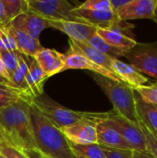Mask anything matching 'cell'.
Instances as JSON below:
<instances>
[{
	"mask_svg": "<svg viewBox=\"0 0 157 158\" xmlns=\"http://www.w3.org/2000/svg\"><path fill=\"white\" fill-rule=\"evenodd\" d=\"M9 20L6 18V12H5V8H4V5L2 3V0H0V27H6L7 25H9Z\"/></svg>",
	"mask_w": 157,
	"mask_h": 158,
	"instance_id": "e575fe53",
	"label": "cell"
},
{
	"mask_svg": "<svg viewBox=\"0 0 157 158\" xmlns=\"http://www.w3.org/2000/svg\"><path fill=\"white\" fill-rule=\"evenodd\" d=\"M154 20L155 22L157 24V5H156V8H155V17H154Z\"/></svg>",
	"mask_w": 157,
	"mask_h": 158,
	"instance_id": "74e56055",
	"label": "cell"
},
{
	"mask_svg": "<svg viewBox=\"0 0 157 158\" xmlns=\"http://www.w3.org/2000/svg\"><path fill=\"white\" fill-rule=\"evenodd\" d=\"M32 58L37 61L46 78L65 70L66 55L56 49L43 47Z\"/></svg>",
	"mask_w": 157,
	"mask_h": 158,
	"instance_id": "8fae6325",
	"label": "cell"
},
{
	"mask_svg": "<svg viewBox=\"0 0 157 158\" xmlns=\"http://www.w3.org/2000/svg\"><path fill=\"white\" fill-rule=\"evenodd\" d=\"M136 107L140 120L146 126V128L157 136V109L152 104L145 103L135 92Z\"/></svg>",
	"mask_w": 157,
	"mask_h": 158,
	"instance_id": "d6986e66",
	"label": "cell"
},
{
	"mask_svg": "<svg viewBox=\"0 0 157 158\" xmlns=\"http://www.w3.org/2000/svg\"><path fill=\"white\" fill-rule=\"evenodd\" d=\"M71 144V143H70ZM71 148L75 155L81 158H106L102 149V146L98 143L94 144H71Z\"/></svg>",
	"mask_w": 157,
	"mask_h": 158,
	"instance_id": "cb8c5ba5",
	"label": "cell"
},
{
	"mask_svg": "<svg viewBox=\"0 0 157 158\" xmlns=\"http://www.w3.org/2000/svg\"><path fill=\"white\" fill-rule=\"evenodd\" d=\"M69 49L74 50V51L85 56L87 58H89L91 61H93L96 65L113 72L111 70V64H112L113 59H115V58L99 52L98 50L92 47L87 43H81V42H76V41L69 40Z\"/></svg>",
	"mask_w": 157,
	"mask_h": 158,
	"instance_id": "e0dca14e",
	"label": "cell"
},
{
	"mask_svg": "<svg viewBox=\"0 0 157 158\" xmlns=\"http://www.w3.org/2000/svg\"><path fill=\"white\" fill-rule=\"evenodd\" d=\"M142 74H146L157 80V41L140 44L127 51L125 56Z\"/></svg>",
	"mask_w": 157,
	"mask_h": 158,
	"instance_id": "52a82bcc",
	"label": "cell"
},
{
	"mask_svg": "<svg viewBox=\"0 0 157 158\" xmlns=\"http://www.w3.org/2000/svg\"><path fill=\"white\" fill-rule=\"evenodd\" d=\"M28 9L48 20H81L74 16L76 6L66 0H26Z\"/></svg>",
	"mask_w": 157,
	"mask_h": 158,
	"instance_id": "5b68a950",
	"label": "cell"
},
{
	"mask_svg": "<svg viewBox=\"0 0 157 158\" xmlns=\"http://www.w3.org/2000/svg\"><path fill=\"white\" fill-rule=\"evenodd\" d=\"M2 3L9 22L28 10L26 0H2Z\"/></svg>",
	"mask_w": 157,
	"mask_h": 158,
	"instance_id": "d4e9b609",
	"label": "cell"
},
{
	"mask_svg": "<svg viewBox=\"0 0 157 158\" xmlns=\"http://www.w3.org/2000/svg\"><path fill=\"white\" fill-rule=\"evenodd\" d=\"M46 80L47 78L37 61L31 57L28 67V73L26 75V84L29 95L32 100L43 94V85Z\"/></svg>",
	"mask_w": 157,
	"mask_h": 158,
	"instance_id": "2e32d148",
	"label": "cell"
},
{
	"mask_svg": "<svg viewBox=\"0 0 157 158\" xmlns=\"http://www.w3.org/2000/svg\"><path fill=\"white\" fill-rule=\"evenodd\" d=\"M133 158H156L149 150L140 152V151H133Z\"/></svg>",
	"mask_w": 157,
	"mask_h": 158,
	"instance_id": "d590c367",
	"label": "cell"
},
{
	"mask_svg": "<svg viewBox=\"0 0 157 158\" xmlns=\"http://www.w3.org/2000/svg\"><path fill=\"white\" fill-rule=\"evenodd\" d=\"M93 80L107 95L113 105V110L138 124L140 121L136 107L135 91L123 81H116L101 75L94 74Z\"/></svg>",
	"mask_w": 157,
	"mask_h": 158,
	"instance_id": "3957f363",
	"label": "cell"
},
{
	"mask_svg": "<svg viewBox=\"0 0 157 158\" xmlns=\"http://www.w3.org/2000/svg\"><path fill=\"white\" fill-rule=\"evenodd\" d=\"M0 158H6V157H4L3 156H1V155H0Z\"/></svg>",
	"mask_w": 157,
	"mask_h": 158,
	"instance_id": "60d3db41",
	"label": "cell"
},
{
	"mask_svg": "<svg viewBox=\"0 0 157 158\" xmlns=\"http://www.w3.org/2000/svg\"><path fill=\"white\" fill-rule=\"evenodd\" d=\"M0 77H1L2 79H4L9 85L13 86L12 81H11V76L9 75L8 71L6 70V66H5V64H4V62H3L1 56H0Z\"/></svg>",
	"mask_w": 157,
	"mask_h": 158,
	"instance_id": "d6a6232c",
	"label": "cell"
},
{
	"mask_svg": "<svg viewBox=\"0 0 157 158\" xmlns=\"http://www.w3.org/2000/svg\"><path fill=\"white\" fill-rule=\"evenodd\" d=\"M66 55V67L65 70L67 69H87L90 70L97 75L104 76L105 78L111 79L116 81H121L113 72L96 65L85 56L68 49V51L65 54Z\"/></svg>",
	"mask_w": 157,
	"mask_h": 158,
	"instance_id": "4fadbf2b",
	"label": "cell"
},
{
	"mask_svg": "<svg viewBox=\"0 0 157 158\" xmlns=\"http://www.w3.org/2000/svg\"><path fill=\"white\" fill-rule=\"evenodd\" d=\"M106 118V112L101 113L99 117L83 119L72 125L59 129L71 144H94L97 143L96 124Z\"/></svg>",
	"mask_w": 157,
	"mask_h": 158,
	"instance_id": "ba28073f",
	"label": "cell"
},
{
	"mask_svg": "<svg viewBox=\"0 0 157 158\" xmlns=\"http://www.w3.org/2000/svg\"><path fill=\"white\" fill-rule=\"evenodd\" d=\"M50 28L66 33L69 40L87 43L95 33L96 28L83 20H48Z\"/></svg>",
	"mask_w": 157,
	"mask_h": 158,
	"instance_id": "9c48e42d",
	"label": "cell"
},
{
	"mask_svg": "<svg viewBox=\"0 0 157 158\" xmlns=\"http://www.w3.org/2000/svg\"><path fill=\"white\" fill-rule=\"evenodd\" d=\"M0 84H8V83H7L4 79H2V78L0 77Z\"/></svg>",
	"mask_w": 157,
	"mask_h": 158,
	"instance_id": "f35d334b",
	"label": "cell"
},
{
	"mask_svg": "<svg viewBox=\"0 0 157 158\" xmlns=\"http://www.w3.org/2000/svg\"><path fill=\"white\" fill-rule=\"evenodd\" d=\"M19 56V52H14V51H9V50L0 51V56L10 76L18 68Z\"/></svg>",
	"mask_w": 157,
	"mask_h": 158,
	"instance_id": "4316f807",
	"label": "cell"
},
{
	"mask_svg": "<svg viewBox=\"0 0 157 158\" xmlns=\"http://www.w3.org/2000/svg\"><path fill=\"white\" fill-rule=\"evenodd\" d=\"M138 124L141 127V130L143 133L148 150L157 158V136H155L152 131H150L141 120Z\"/></svg>",
	"mask_w": 157,
	"mask_h": 158,
	"instance_id": "f1b7e54d",
	"label": "cell"
},
{
	"mask_svg": "<svg viewBox=\"0 0 157 158\" xmlns=\"http://www.w3.org/2000/svg\"><path fill=\"white\" fill-rule=\"evenodd\" d=\"M96 33L110 45L126 51L130 50L137 44V42L133 38L128 37L118 31L104 29H96Z\"/></svg>",
	"mask_w": 157,
	"mask_h": 158,
	"instance_id": "ffe728a7",
	"label": "cell"
},
{
	"mask_svg": "<svg viewBox=\"0 0 157 158\" xmlns=\"http://www.w3.org/2000/svg\"><path fill=\"white\" fill-rule=\"evenodd\" d=\"M26 57H27L26 56L19 53V65H18L17 69L11 75V81H12V84L14 87L21 90L31 98V96L29 95L28 88H27V84H26V75L28 73V67H29V62L27 61ZM31 101H32V99H31Z\"/></svg>",
	"mask_w": 157,
	"mask_h": 158,
	"instance_id": "7402d4cb",
	"label": "cell"
},
{
	"mask_svg": "<svg viewBox=\"0 0 157 158\" xmlns=\"http://www.w3.org/2000/svg\"><path fill=\"white\" fill-rule=\"evenodd\" d=\"M24 100L0 109V131L7 145L29 158H42L30 117V105Z\"/></svg>",
	"mask_w": 157,
	"mask_h": 158,
	"instance_id": "6da1fadb",
	"label": "cell"
},
{
	"mask_svg": "<svg viewBox=\"0 0 157 158\" xmlns=\"http://www.w3.org/2000/svg\"><path fill=\"white\" fill-rule=\"evenodd\" d=\"M105 121L114 128L130 145L133 151H147L146 142L139 124H135L125 118L115 110L106 112Z\"/></svg>",
	"mask_w": 157,
	"mask_h": 158,
	"instance_id": "8992f818",
	"label": "cell"
},
{
	"mask_svg": "<svg viewBox=\"0 0 157 158\" xmlns=\"http://www.w3.org/2000/svg\"><path fill=\"white\" fill-rule=\"evenodd\" d=\"M145 103L157 106V81L151 85H144L134 89Z\"/></svg>",
	"mask_w": 157,
	"mask_h": 158,
	"instance_id": "484cf974",
	"label": "cell"
},
{
	"mask_svg": "<svg viewBox=\"0 0 157 158\" xmlns=\"http://www.w3.org/2000/svg\"><path fill=\"white\" fill-rule=\"evenodd\" d=\"M154 106H155V105H154ZM155 106V108H156V109H157V106Z\"/></svg>",
	"mask_w": 157,
	"mask_h": 158,
	"instance_id": "b9f144b4",
	"label": "cell"
},
{
	"mask_svg": "<svg viewBox=\"0 0 157 158\" xmlns=\"http://www.w3.org/2000/svg\"><path fill=\"white\" fill-rule=\"evenodd\" d=\"M30 117L38 150L50 158H79L62 131L49 121L31 103Z\"/></svg>",
	"mask_w": 157,
	"mask_h": 158,
	"instance_id": "7a4b0ae2",
	"label": "cell"
},
{
	"mask_svg": "<svg viewBox=\"0 0 157 158\" xmlns=\"http://www.w3.org/2000/svg\"><path fill=\"white\" fill-rule=\"evenodd\" d=\"M97 143L105 147L120 149V150H132L130 145L126 140L105 119L96 124Z\"/></svg>",
	"mask_w": 157,
	"mask_h": 158,
	"instance_id": "9a60e30c",
	"label": "cell"
},
{
	"mask_svg": "<svg viewBox=\"0 0 157 158\" xmlns=\"http://www.w3.org/2000/svg\"><path fill=\"white\" fill-rule=\"evenodd\" d=\"M0 155L6 158H29L23 153L7 144L0 148Z\"/></svg>",
	"mask_w": 157,
	"mask_h": 158,
	"instance_id": "1f68e13d",
	"label": "cell"
},
{
	"mask_svg": "<svg viewBox=\"0 0 157 158\" xmlns=\"http://www.w3.org/2000/svg\"><path fill=\"white\" fill-rule=\"evenodd\" d=\"M77 7L81 9L112 11L110 0H87Z\"/></svg>",
	"mask_w": 157,
	"mask_h": 158,
	"instance_id": "83f0119b",
	"label": "cell"
},
{
	"mask_svg": "<svg viewBox=\"0 0 157 158\" xmlns=\"http://www.w3.org/2000/svg\"><path fill=\"white\" fill-rule=\"evenodd\" d=\"M88 44H90L92 47L95 48L96 50H98L99 52L111 56L113 58H117L118 59L121 56H125L126 54V50L120 49V48H117L115 46L110 45L109 44H107L106 42H105L97 33H95L88 42Z\"/></svg>",
	"mask_w": 157,
	"mask_h": 158,
	"instance_id": "603a6c76",
	"label": "cell"
},
{
	"mask_svg": "<svg viewBox=\"0 0 157 158\" xmlns=\"http://www.w3.org/2000/svg\"><path fill=\"white\" fill-rule=\"evenodd\" d=\"M20 100L31 103V99L21 90L9 84H0V109L10 106Z\"/></svg>",
	"mask_w": 157,
	"mask_h": 158,
	"instance_id": "44dd1931",
	"label": "cell"
},
{
	"mask_svg": "<svg viewBox=\"0 0 157 158\" xmlns=\"http://www.w3.org/2000/svg\"><path fill=\"white\" fill-rule=\"evenodd\" d=\"M9 27L15 39L18 51L22 55L28 57H33L40 50L43 48L38 39H35L29 35L28 33L18 29H15L10 25Z\"/></svg>",
	"mask_w": 157,
	"mask_h": 158,
	"instance_id": "ac0fdd59",
	"label": "cell"
},
{
	"mask_svg": "<svg viewBox=\"0 0 157 158\" xmlns=\"http://www.w3.org/2000/svg\"><path fill=\"white\" fill-rule=\"evenodd\" d=\"M0 39L7 50L19 52L9 25H7L6 27H0Z\"/></svg>",
	"mask_w": 157,
	"mask_h": 158,
	"instance_id": "f546056e",
	"label": "cell"
},
{
	"mask_svg": "<svg viewBox=\"0 0 157 158\" xmlns=\"http://www.w3.org/2000/svg\"><path fill=\"white\" fill-rule=\"evenodd\" d=\"M101 146L106 158H133V150H120L105 147L103 145Z\"/></svg>",
	"mask_w": 157,
	"mask_h": 158,
	"instance_id": "4dcf8cb0",
	"label": "cell"
},
{
	"mask_svg": "<svg viewBox=\"0 0 157 158\" xmlns=\"http://www.w3.org/2000/svg\"><path fill=\"white\" fill-rule=\"evenodd\" d=\"M129 2H130V0H110L112 11H113L114 13L117 14V13H118L121 8H123Z\"/></svg>",
	"mask_w": 157,
	"mask_h": 158,
	"instance_id": "836d02e7",
	"label": "cell"
},
{
	"mask_svg": "<svg viewBox=\"0 0 157 158\" xmlns=\"http://www.w3.org/2000/svg\"><path fill=\"white\" fill-rule=\"evenodd\" d=\"M78 157H79V156H78ZM79 158H81V157H79Z\"/></svg>",
	"mask_w": 157,
	"mask_h": 158,
	"instance_id": "7bdbcfd3",
	"label": "cell"
},
{
	"mask_svg": "<svg viewBox=\"0 0 157 158\" xmlns=\"http://www.w3.org/2000/svg\"><path fill=\"white\" fill-rule=\"evenodd\" d=\"M111 70L113 73L124 83L133 89L144 86L148 79L138 71L132 65L125 63L119 59H113L111 64Z\"/></svg>",
	"mask_w": 157,
	"mask_h": 158,
	"instance_id": "5bb4252c",
	"label": "cell"
},
{
	"mask_svg": "<svg viewBox=\"0 0 157 158\" xmlns=\"http://www.w3.org/2000/svg\"><path fill=\"white\" fill-rule=\"evenodd\" d=\"M31 103L49 121H51L58 129L72 125L83 119L97 118L101 114L71 110L61 106L45 94L34 98Z\"/></svg>",
	"mask_w": 157,
	"mask_h": 158,
	"instance_id": "277c9868",
	"label": "cell"
},
{
	"mask_svg": "<svg viewBox=\"0 0 157 158\" xmlns=\"http://www.w3.org/2000/svg\"><path fill=\"white\" fill-rule=\"evenodd\" d=\"M9 25L38 40L42 31L46 28H50L48 19L38 16L29 9L10 21Z\"/></svg>",
	"mask_w": 157,
	"mask_h": 158,
	"instance_id": "7c38bea8",
	"label": "cell"
},
{
	"mask_svg": "<svg viewBox=\"0 0 157 158\" xmlns=\"http://www.w3.org/2000/svg\"><path fill=\"white\" fill-rule=\"evenodd\" d=\"M156 5L157 0H130L117 13V16L124 21L138 19H150L154 20Z\"/></svg>",
	"mask_w": 157,
	"mask_h": 158,
	"instance_id": "30bf717a",
	"label": "cell"
},
{
	"mask_svg": "<svg viewBox=\"0 0 157 158\" xmlns=\"http://www.w3.org/2000/svg\"><path fill=\"white\" fill-rule=\"evenodd\" d=\"M42 158H50V157H47V156H43V155H42Z\"/></svg>",
	"mask_w": 157,
	"mask_h": 158,
	"instance_id": "ab89813d",
	"label": "cell"
},
{
	"mask_svg": "<svg viewBox=\"0 0 157 158\" xmlns=\"http://www.w3.org/2000/svg\"><path fill=\"white\" fill-rule=\"evenodd\" d=\"M4 145H6V141H5V139L1 133V131H0V148L3 147Z\"/></svg>",
	"mask_w": 157,
	"mask_h": 158,
	"instance_id": "8d00e7d4",
	"label": "cell"
}]
</instances>
